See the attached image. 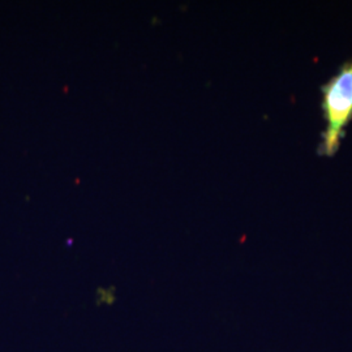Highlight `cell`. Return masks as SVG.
<instances>
[{
    "label": "cell",
    "instance_id": "cell-1",
    "mask_svg": "<svg viewBox=\"0 0 352 352\" xmlns=\"http://www.w3.org/2000/svg\"><path fill=\"white\" fill-rule=\"evenodd\" d=\"M321 109L327 126L321 135L318 151L321 155L333 157L340 151L346 128L352 120V59L321 87Z\"/></svg>",
    "mask_w": 352,
    "mask_h": 352
}]
</instances>
